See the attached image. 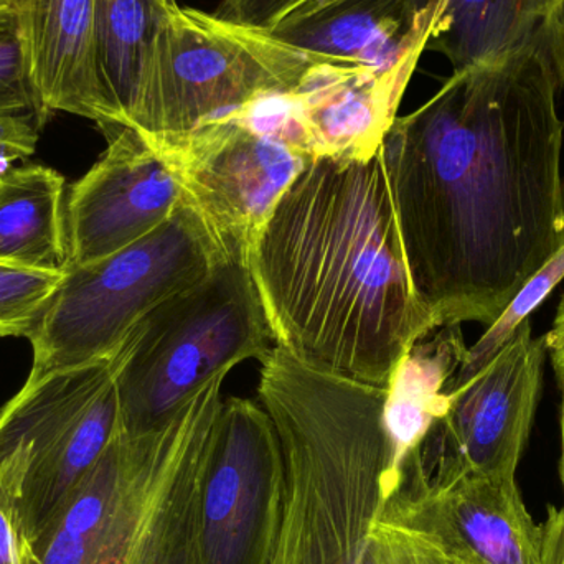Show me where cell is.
<instances>
[{
  "label": "cell",
  "instance_id": "6da1fadb",
  "mask_svg": "<svg viewBox=\"0 0 564 564\" xmlns=\"http://www.w3.org/2000/svg\"><path fill=\"white\" fill-rule=\"evenodd\" d=\"M564 32L453 72L398 116L384 167L404 261L434 328L492 327L563 250Z\"/></svg>",
  "mask_w": 564,
  "mask_h": 564
},
{
  "label": "cell",
  "instance_id": "7a4b0ae2",
  "mask_svg": "<svg viewBox=\"0 0 564 564\" xmlns=\"http://www.w3.org/2000/svg\"><path fill=\"white\" fill-rule=\"evenodd\" d=\"M248 268L274 344L314 370L387 390L436 330L411 284L381 149L368 161L311 159Z\"/></svg>",
  "mask_w": 564,
  "mask_h": 564
},
{
  "label": "cell",
  "instance_id": "3957f363",
  "mask_svg": "<svg viewBox=\"0 0 564 564\" xmlns=\"http://www.w3.org/2000/svg\"><path fill=\"white\" fill-rule=\"evenodd\" d=\"M258 397L284 459L270 564H420V540L381 522L397 490L387 390L314 370L276 345L261 361Z\"/></svg>",
  "mask_w": 564,
  "mask_h": 564
},
{
  "label": "cell",
  "instance_id": "277c9868",
  "mask_svg": "<svg viewBox=\"0 0 564 564\" xmlns=\"http://www.w3.org/2000/svg\"><path fill=\"white\" fill-rule=\"evenodd\" d=\"M231 370L208 380L161 430L116 431L32 542L33 564H200L198 494Z\"/></svg>",
  "mask_w": 564,
  "mask_h": 564
},
{
  "label": "cell",
  "instance_id": "5b68a950",
  "mask_svg": "<svg viewBox=\"0 0 564 564\" xmlns=\"http://www.w3.org/2000/svg\"><path fill=\"white\" fill-rule=\"evenodd\" d=\"M270 321L250 268L237 261L152 308L115 357L119 430H161L224 370L263 361L273 350Z\"/></svg>",
  "mask_w": 564,
  "mask_h": 564
},
{
  "label": "cell",
  "instance_id": "8992f818",
  "mask_svg": "<svg viewBox=\"0 0 564 564\" xmlns=\"http://www.w3.org/2000/svg\"><path fill=\"white\" fill-rule=\"evenodd\" d=\"M230 261L197 212L182 200L164 225L89 267L69 264L29 340V378L115 358L161 302Z\"/></svg>",
  "mask_w": 564,
  "mask_h": 564
},
{
  "label": "cell",
  "instance_id": "52a82bcc",
  "mask_svg": "<svg viewBox=\"0 0 564 564\" xmlns=\"http://www.w3.org/2000/svg\"><path fill=\"white\" fill-rule=\"evenodd\" d=\"M321 58L270 30L171 0L162 13L151 88L134 131L158 149L174 148L208 126L234 121L261 93L294 91Z\"/></svg>",
  "mask_w": 564,
  "mask_h": 564
},
{
  "label": "cell",
  "instance_id": "ba28073f",
  "mask_svg": "<svg viewBox=\"0 0 564 564\" xmlns=\"http://www.w3.org/2000/svg\"><path fill=\"white\" fill-rule=\"evenodd\" d=\"M118 427L115 358L26 378L0 410V503L30 545Z\"/></svg>",
  "mask_w": 564,
  "mask_h": 564
},
{
  "label": "cell",
  "instance_id": "9c48e42d",
  "mask_svg": "<svg viewBox=\"0 0 564 564\" xmlns=\"http://www.w3.org/2000/svg\"><path fill=\"white\" fill-rule=\"evenodd\" d=\"M545 337L529 318L476 373L447 384L449 406L414 447L393 496L440 490L467 477H517L542 397Z\"/></svg>",
  "mask_w": 564,
  "mask_h": 564
},
{
  "label": "cell",
  "instance_id": "30bf717a",
  "mask_svg": "<svg viewBox=\"0 0 564 564\" xmlns=\"http://www.w3.org/2000/svg\"><path fill=\"white\" fill-rule=\"evenodd\" d=\"M284 490L280 436L263 404L224 400L198 494L200 564H270Z\"/></svg>",
  "mask_w": 564,
  "mask_h": 564
},
{
  "label": "cell",
  "instance_id": "8fae6325",
  "mask_svg": "<svg viewBox=\"0 0 564 564\" xmlns=\"http://www.w3.org/2000/svg\"><path fill=\"white\" fill-rule=\"evenodd\" d=\"M184 200L207 225L228 260L248 267L274 207L311 158L276 139L225 121L195 132L174 148Z\"/></svg>",
  "mask_w": 564,
  "mask_h": 564
},
{
  "label": "cell",
  "instance_id": "7c38bea8",
  "mask_svg": "<svg viewBox=\"0 0 564 564\" xmlns=\"http://www.w3.org/2000/svg\"><path fill=\"white\" fill-rule=\"evenodd\" d=\"M102 158L76 182L66 205L69 264L89 267L141 241L184 200L174 159L131 128L101 129Z\"/></svg>",
  "mask_w": 564,
  "mask_h": 564
},
{
  "label": "cell",
  "instance_id": "4fadbf2b",
  "mask_svg": "<svg viewBox=\"0 0 564 564\" xmlns=\"http://www.w3.org/2000/svg\"><path fill=\"white\" fill-rule=\"evenodd\" d=\"M381 522L467 564H542V525L527 510L517 477H467L394 496Z\"/></svg>",
  "mask_w": 564,
  "mask_h": 564
},
{
  "label": "cell",
  "instance_id": "5bb4252c",
  "mask_svg": "<svg viewBox=\"0 0 564 564\" xmlns=\"http://www.w3.org/2000/svg\"><path fill=\"white\" fill-rule=\"evenodd\" d=\"M424 52L413 50L387 72L325 56L312 63L294 89L311 159L373 158L397 121L401 99Z\"/></svg>",
  "mask_w": 564,
  "mask_h": 564
},
{
  "label": "cell",
  "instance_id": "9a60e30c",
  "mask_svg": "<svg viewBox=\"0 0 564 564\" xmlns=\"http://www.w3.org/2000/svg\"><path fill=\"white\" fill-rule=\"evenodd\" d=\"M95 12L96 0H17L15 32L42 128L55 112L115 126L99 76Z\"/></svg>",
  "mask_w": 564,
  "mask_h": 564
},
{
  "label": "cell",
  "instance_id": "2e32d148",
  "mask_svg": "<svg viewBox=\"0 0 564 564\" xmlns=\"http://www.w3.org/2000/svg\"><path fill=\"white\" fill-rule=\"evenodd\" d=\"M444 0H311L273 30L295 48L387 72L436 36Z\"/></svg>",
  "mask_w": 564,
  "mask_h": 564
},
{
  "label": "cell",
  "instance_id": "e0dca14e",
  "mask_svg": "<svg viewBox=\"0 0 564 564\" xmlns=\"http://www.w3.org/2000/svg\"><path fill=\"white\" fill-rule=\"evenodd\" d=\"M0 267L62 274L69 267L65 177L22 165L0 177Z\"/></svg>",
  "mask_w": 564,
  "mask_h": 564
},
{
  "label": "cell",
  "instance_id": "ac0fdd59",
  "mask_svg": "<svg viewBox=\"0 0 564 564\" xmlns=\"http://www.w3.org/2000/svg\"><path fill=\"white\" fill-rule=\"evenodd\" d=\"M417 9L427 0H414ZM564 32V0H444L427 50L443 53L453 72L496 62L539 36Z\"/></svg>",
  "mask_w": 564,
  "mask_h": 564
},
{
  "label": "cell",
  "instance_id": "d6986e66",
  "mask_svg": "<svg viewBox=\"0 0 564 564\" xmlns=\"http://www.w3.org/2000/svg\"><path fill=\"white\" fill-rule=\"evenodd\" d=\"M434 337L421 338L401 360L387 388L384 427L393 449V470L400 476L408 454L424 440L434 421L449 406L447 384L466 360L459 325H444Z\"/></svg>",
  "mask_w": 564,
  "mask_h": 564
},
{
  "label": "cell",
  "instance_id": "ffe728a7",
  "mask_svg": "<svg viewBox=\"0 0 564 564\" xmlns=\"http://www.w3.org/2000/svg\"><path fill=\"white\" fill-rule=\"evenodd\" d=\"M162 13L158 0H96V56L115 126L134 129L141 118Z\"/></svg>",
  "mask_w": 564,
  "mask_h": 564
},
{
  "label": "cell",
  "instance_id": "44dd1931",
  "mask_svg": "<svg viewBox=\"0 0 564 564\" xmlns=\"http://www.w3.org/2000/svg\"><path fill=\"white\" fill-rule=\"evenodd\" d=\"M63 276L0 267V338H29Z\"/></svg>",
  "mask_w": 564,
  "mask_h": 564
},
{
  "label": "cell",
  "instance_id": "7402d4cb",
  "mask_svg": "<svg viewBox=\"0 0 564 564\" xmlns=\"http://www.w3.org/2000/svg\"><path fill=\"white\" fill-rule=\"evenodd\" d=\"M564 278V247L563 250L533 278L523 291L517 295L516 301L507 308L506 314L487 328L486 334L480 337L474 347L467 350L466 360L460 365L457 373L454 375L456 380L470 377L476 373L480 367L487 364L499 348L512 337L513 330L522 324L529 315L549 297L550 292L555 289Z\"/></svg>",
  "mask_w": 564,
  "mask_h": 564
},
{
  "label": "cell",
  "instance_id": "603a6c76",
  "mask_svg": "<svg viewBox=\"0 0 564 564\" xmlns=\"http://www.w3.org/2000/svg\"><path fill=\"white\" fill-rule=\"evenodd\" d=\"M234 121L253 134L276 139L308 155L304 115L294 91L261 93L243 106Z\"/></svg>",
  "mask_w": 564,
  "mask_h": 564
},
{
  "label": "cell",
  "instance_id": "cb8c5ba5",
  "mask_svg": "<svg viewBox=\"0 0 564 564\" xmlns=\"http://www.w3.org/2000/svg\"><path fill=\"white\" fill-rule=\"evenodd\" d=\"M13 112H35L36 116L15 29L0 40V115Z\"/></svg>",
  "mask_w": 564,
  "mask_h": 564
},
{
  "label": "cell",
  "instance_id": "d4e9b609",
  "mask_svg": "<svg viewBox=\"0 0 564 564\" xmlns=\"http://www.w3.org/2000/svg\"><path fill=\"white\" fill-rule=\"evenodd\" d=\"M40 129L35 112L0 115V177L35 152Z\"/></svg>",
  "mask_w": 564,
  "mask_h": 564
},
{
  "label": "cell",
  "instance_id": "484cf974",
  "mask_svg": "<svg viewBox=\"0 0 564 564\" xmlns=\"http://www.w3.org/2000/svg\"><path fill=\"white\" fill-rule=\"evenodd\" d=\"M311 0H221L215 15L241 25L273 30L284 17Z\"/></svg>",
  "mask_w": 564,
  "mask_h": 564
},
{
  "label": "cell",
  "instance_id": "4316f807",
  "mask_svg": "<svg viewBox=\"0 0 564 564\" xmlns=\"http://www.w3.org/2000/svg\"><path fill=\"white\" fill-rule=\"evenodd\" d=\"M0 564H33L32 545L0 503Z\"/></svg>",
  "mask_w": 564,
  "mask_h": 564
},
{
  "label": "cell",
  "instance_id": "83f0119b",
  "mask_svg": "<svg viewBox=\"0 0 564 564\" xmlns=\"http://www.w3.org/2000/svg\"><path fill=\"white\" fill-rule=\"evenodd\" d=\"M542 564H564V522L553 509L542 525Z\"/></svg>",
  "mask_w": 564,
  "mask_h": 564
},
{
  "label": "cell",
  "instance_id": "f1b7e54d",
  "mask_svg": "<svg viewBox=\"0 0 564 564\" xmlns=\"http://www.w3.org/2000/svg\"><path fill=\"white\" fill-rule=\"evenodd\" d=\"M546 354L552 357L556 380H564V295L556 312L555 324L545 335Z\"/></svg>",
  "mask_w": 564,
  "mask_h": 564
},
{
  "label": "cell",
  "instance_id": "f546056e",
  "mask_svg": "<svg viewBox=\"0 0 564 564\" xmlns=\"http://www.w3.org/2000/svg\"><path fill=\"white\" fill-rule=\"evenodd\" d=\"M17 0H0V40L15 29Z\"/></svg>",
  "mask_w": 564,
  "mask_h": 564
},
{
  "label": "cell",
  "instance_id": "4dcf8cb0",
  "mask_svg": "<svg viewBox=\"0 0 564 564\" xmlns=\"http://www.w3.org/2000/svg\"><path fill=\"white\" fill-rule=\"evenodd\" d=\"M421 545H423V556H421L420 564H467L453 558V556L444 555L440 550L433 549V546L427 545V543L421 542Z\"/></svg>",
  "mask_w": 564,
  "mask_h": 564
},
{
  "label": "cell",
  "instance_id": "1f68e13d",
  "mask_svg": "<svg viewBox=\"0 0 564 564\" xmlns=\"http://www.w3.org/2000/svg\"><path fill=\"white\" fill-rule=\"evenodd\" d=\"M560 391H562V413H560V423H562V457H560V479L564 490V380L558 381Z\"/></svg>",
  "mask_w": 564,
  "mask_h": 564
},
{
  "label": "cell",
  "instance_id": "d6a6232c",
  "mask_svg": "<svg viewBox=\"0 0 564 564\" xmlns=\"http://www.w3.org/2000/svg\"><path fill=\"white\" fill-rule=\"evenodd\" d=\"M553 512H555L556 517H558V519H562L564 522V506L562 507V509H553Z\"/></svg>",
  "mask_w": 564,
  "mask_h": 564
},
{
  "label": "cell",
  "instance_id": "836d02e7",
  "mask_svg": "<svg viewBox=\"0 0 564 564\" xmlns=\"http://www.w3.org/2000/svg\"><path fill=\"white\" fill-rule=\"evenodd\" d=\"M159 3H161L162 7L165 6V3L171 2V0H158Z\"/></svg>",
  "mask_w": 564,
  "mask_h": 564
}]
</instances>
